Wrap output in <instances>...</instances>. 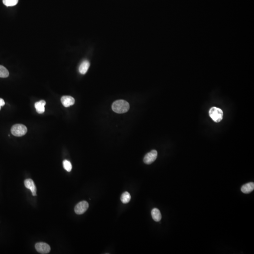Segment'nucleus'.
Masks as SVG:
<instances>
[{"label": "nucleus", "instance_id": "1", "mask_svg": "<svg viewBox=\"0 0 254 254\" xmlns=\"http://www.w3.org/2000/svg\"><path fill=\"white\" fill-rule=\"evenodd\" d=\"M112 109L118 114H123L128 112L129 109V104L124 100H118L113 103Z\"/></svg>", "mask_w": 254, "mask_h": 254}, {"label": "nucleus", "instance_id": "10", "mask_svg": "<svg viewBox=\"0 0 254 254\" xmlns=\"http://www.w3.org/2000/svg\"><path fill=\"white\" fill-rule=\"evenodd\" d=\"M90 66V63L89 61L87 60H84L81 63L79 68L80 73L82 75H85L88 71Z\"/></svg>", "mask_w": 254, "mask_h": 254}, {"label": "nucleus", "instance_id": "3", "mask_svg": "<svg viewBox=\"0 0 254 254\" xmlns=\"http://www.w3.org/2000/svg\"><path fill=\"white\" fill-rule=\"evenodd\" d=\"M209 115L212 119L216 122H219L223 119V112L221 109L213 107L209 110Z\"/></svg>", "mask_w": 254, "mask_h": 254}, {"label": "nucleus", "instance_id": "11", "mask_svg": "<svg viewBox=\"0 0 254 254\" xmlns=\"http://www.w3.org/2000/svg\"><path fill=\"white\" fill-rule=\"evenodd\" d=\"M46 102L44 100H41L35 103V108L38 114H43L45 111V106Z\"/></svg>", "mask_w": 254, "mask_h": 254}, {"label": "nucleus", "instance_id": "16", "mask_svg": "<svg viewBox=\"0 0 254 254\" xmlns=\"http://www.w3.org/2000/svg\"><path fill=\"white\" fill-rule=\"evenodd\" d=\"M63 167L66 171L68 172H70L71 171L72 169V165L69 161H67V160H64L63 161Z\"/></svg>", "mask_w": 254, "mask_h": 254}, {"label": "nucleus", "instance_id": "8", "mask_svg": "<svg viewBox=\"0 0 254 254\" xmlns=\"http://www.w3.org/2000/svg\"><path fill=\"white\" fill-rule=\"evenodd\" d=\"M61 101L65 107H68L71 105H73L75 103V100L74 98L69 96H64L61 98Z\"/></svg>", "mask_w": 254, "mask_h": 254}, {"label": "nucleus", "instance_id": "6", "mask_svg": "<svg viewBox=\"0 0 254 254\" xmlns=\"http://www.w3.org/2000/svg\"><path fill=\"white\" fill-rule=\"evenodd\" d=\"M35 247L36 250L41 254H48L51 251V247L46 243H37L35 245Z\"/></svg>", "mask_w": 254, "mask_h": 254}, {"label": "nucleus", "instance_id": "7", "mask_svg": "<svg viewBox=\"0 0 254 254\" xmlns=\"http://www.w3.org/2000/svg\"><path fill=\"white\" fill-rule=\"evenodd\" d=\"M24 184L26 188L31 190L33 196H37V187L33 180L31 179L25 180Z\"/></svg>", "mask_w": 254, "mask_h": 254}, {"label": "nucleus", "instance_id": "14", "mask_svg": "<svg viewBox=\"0 0 254 254\" xmlns=\"http://www.w3.org/2000/svg\"><path fill=\"white\" fill-rule=\"evenodd\" d=\"M9 76L8 70L2 66L0 65V77H8Z\"/></svg>", "mask_w": 254, "mask_h": 254}, {"label": "nucleus", "instance_id": "13", "mask_svg": "<svg viewBox=\"0 0 254 254\" xmlns=\"http://www.w3.org/2000/svg\"><path fill=\"white\" fill-rule=\"evenodd\" d=\"M120 200L123 203L127 204L129 203V201L131 200V196L129 193L127 192L123 193L120 197Z\"/></svg>", "mask_w": 254, "mask_h": 254}, {"label": "nucleus", "instance_id": "17", "mask_svg": "<svg viewBox=\"0 0 254 254\" xmlns=\"http://www.w3.org/2000/svg\"><path fill=\"white\" fill-rule=\"evenodd\" d=\"M4 105H5V102H4V100L2 99H0V106H4Z\"/></svg>", "mask_w": 254, "mask_h": 254}, {"label": "nucleus", "instance_id": "2", "mask_svg": "<svg viewBox=\"0 0 254 254\" xmlns=\"http://www.w3.org/2000/svg\"><path fill=\"white\" fill-rule=\"evenodd\" d=\"M27 131V127L21 124H15L12 127L11 132L16 137H21L24 136Z\"/></svg>", "mask_w": 254, "mask_h": 254}, {"label": "nucleus", "instance_id": "18", "mask_svg": "<svg viewBox=\"0 0 254 254\" xmlns=\"http://www.w3.org/2000/svg\"><path fill=\"white\" fill-rule=\"evenodd\" d=\"M1 109V106H0V110Z\"/></svg>", "mask_w": 254, "mask_h": 254}, {"label": "nucleus", "instance_id": "9", "mask_svg": "<svg viewBox=\"0 0 254 254\" xmlns=\"http://www.w3.org/2000/svg\"><path fill=\"white\" fill-rule=\"evenodd\" d=\"M254 189V183L253 182L248 183L246 184H244L242 188L241 191L243 193L247 194L252 192Z\"/></svg>", "mask_w": 254, "mask_h": 254}, {"label": "nucleus", "instance_id": "5", "mask_svg": "<svg viewBox=\"0 0 254 254\" xmlns=\"http://www.w3.org/2000/svg\"><path fill=\"white\" fill-rule=\"evenodd\" d=\"M157 156L158 153L157 151L152 150L145 155L144 158V162L146 164H150L155 161Z\"/></svg>", "mask_w": 254, "mask_h": 254}, {"label": "nucleus", "instance_id": "15", "mask_svg": "<svg viewBox=\"0 0 254 254\" xmlns=\"http://www.w3.org/2000/svg\"><path fill=\"white\" fill-rule=\"evenodd\" d=\"M18 0H3V3L7 7L15 6L18 3Z\"/></svg>", "mask_w": 254, "mask_h": 254}, {"label": "nucleus", "instance_id": "12", "mask_svg": "<svg viewBox=\"0 0 254 254\" xmlns=\"http://www.w3.org/2000/svg\"><path fill=\"white\" fill-rule=\"evenodd\" d=\"M151 214H152V217L153 219L155 221L159 222L161 221V219H162V215H161L160 210H159L158 208H154V209H152Z\"/></svg>", "mask_w": 254, "mask_h": 254}, {"label": "nucleus", "instance_id": "4", "mask_svg": "<svg viewBox=\"0 0 254 254\" xmlns=\"http://www.w3.org/2000/svg\"><path fill=\"white\" fill-rule=\"evenodd\" d=\"M89 206V203L86 201L80 202L75 207V212L78 215H81L87 211Z\"/></svg>", "mask_w": 254, "mask_h": 254}]
</instances>
